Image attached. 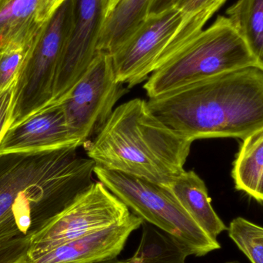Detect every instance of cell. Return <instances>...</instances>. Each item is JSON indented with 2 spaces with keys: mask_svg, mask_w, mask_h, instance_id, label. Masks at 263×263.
<instances>
[{
  "mask_svg": "<svg viewBox=\"0 0 263 263\" xmlns=\"http://www.w3.org/2000/svg\"><path fill=\"white\" fill-rule=\"evenodd\" d=\"M77 147L0 154V243L30 238L94 183Z\"/></svg>",
  "mask_w": 263,
  "mask_h": 263,
  "instance_id": "cell-1",
  "label": "cell"
},
{
  "mask_svg": "<svg viewBox=\"0 0 263 263\" xmlns=\"http://www.w3.org/2000/svg\"><path fill=\"white\" fill-rule=\"evenodd\" d=\"M147 103L164 124L193 142L244 139L263 128V69L252 66L219 74Z\"/></svg>",
  "mask_w": 263,
  "mask_h": 263,
  "instance_id": "cell-2",
  "label": "cell"
},
{
  "mask_svg": "<svg viewBox=\"0 0 263 263\" xmlns=\"http://www.w3.org/2000/svg\"><path fill=\"white\" fill-rule=\"evenodd\" d=\"M193 142L136 98L114 109L86 149L96 165L168 185L185 171Z\"/></svg>",
  "mask_w": 263,
  "mask_h": 263,
  "instance_id": "cell-3",
  "label": "cell"
},
{
  "mask_svg": "<svg viewBox=\"0 0 263 263\" xmlns=\"http://www.w3.org/2000/svg\"><path fill=\"white\" fill-rule=\"evenodd\" d=\"M258 66L228 17L218 15L183 49L156 68L144 89L148 99L156 98L192 83L219 74Z\"/></svg>",
  "mask_w": 263,
  "mask_h": 263,
  "instance_id": "cell-4",
  "label": "cell"
},
{
  "mask_svg": "<svg viewBox=\"0 0 263 263\" xmlns=\"http://www.w3.org/2000/svg\"><path fill=\"white\" fill-rule=\"evenodd\" d=\"M94 174L134 214L173 236L192 255L204 256L221 248L189 216L166 185L96 165Z\"/></svg>",
  "mask_w": 263,
  "mask_h": 263,
  "instance_id": "cell-5",
  "label": "cell"
},
{
  "mask_svg": "<svg viewBox=\"0 0 263 263\" xmlns=\"http://www.w3.org/2000/svg\"><path fill=\"white\" fill-rule=\"evenodd\" d=\"M74 15V0H66L45 22L32 41L15 80L10 127L52 103L57 71Z\"/></svg>",
  "mask_w": 263,
  "mask_h": 263,
  "instance_id": "cell-6",
  "label": "cell"
},
{
  "mask_svg": "<svg viewBox=\"0 0 263 263\" xmlns=\"http://www.w3.org/2000/svg\"><path fill=\"white\" fill-rule=\"evenodd\" d=\"M131 215L129 209L104 184L94 182L89 190L31 237L28 261L65 242L122 223Z\"/></svg>",
  "mask_w": 263,
  "mask_h": 263,
  "instance_id": "cell-7",
  "label": "cell"
},
{
  "mask_svg": "<svg viewBox=\"0 0 263 263\" xmlns=\"http://www.w3.org/2000/svg\"><path fill=\"white\" fill-rule=\"evenodd\" d=\"M126 92L116 78L110 54L99 52L86 72L60 102L68 126L86 145L104 126Z\"/></svg>",
  "mask_w": 263,
  "mask_h": 263,
  "instance_id": "cell-8",
  "label": "cell"
},
{
  "mask_svg": "<svg viewBox=\"0 0 263 263\" xmlns=\"http://www.w3.org/2000/svg\"><path fill=\"white\" fill-rule=\"evenodd\" d=\"M182 22L177 7L148 15L110 53L117 81L133 88L147 80Z\"/></svg>",
  "mask_w": 263,
  "mask_h": 263,
  "instance_id": "cell-9",
  "label": "cell"
},
{
  "mask_svg": "<svg viewBox=\"0 0 263 263\" xmlns=\"http://www.w3.org/2000/svg\"><path fill=\"white\" fill-rule=\"evenodd\" d=\"M74 3L73 25L57 71L50 105L64 99L99 52V39L105 20L103 0H74Z\"/></svg>",
  "mask_w": 263,
  "mask_h": 263,
  "instance_id": "cell-10",
  "label": "cell"
},
{
  "mask_svg": "<svg viewBox=\"0 0 263 263\" xmlns=\"http://www.w3.org/2000/svg\"><path fill=\"white\" fill-rule=\"evenodd\" d=\"M82 145L68 126L61 104L55 103L9 128L0 142V154L53 151Z\"/></svg>",
  "mask_w": 263,
  "mask_h": 263,
  "instance_id": "cell-11",
  "label": "cell"
},
{
  "mask_svg": "<svg viewBox=\"0 0 263 263\" xmlns=\"http://www.w3.org/2000/svg\"><path fill=\"white\" fill-rule=\"evenodd\" d=\"M143 222L133 213L122 223L57 246L27 263H93L116 259L123 251L131 233Z\"/></svg>",
  "mask_w": 263,
  "mask_h": 263,
  "instance_id": "cell-12",
  "label": "cell"
},
{
  "mask_svg": "<svg viewBox=\"0 0 263 263\" xmlns=\"http://www.w3.org/2000/svg\"><path fill=\"white\" fill-rule=\"evenodd\" d=\"M189 216L213 239L228 227L212 206L204 181L194 171H184L166 185Z\"/></svg>",
  "mask_w": 263,
  "mask_h": 263,
  "instance_id": "cell-13",
  "label": "cell"
},
{
  "mask_svg": "<svg viewBox=\"0 0 263 263\" xmlns=\"http://www.w3.org/2000/svg\"><path fill=\"white\" fill-rule=\"evenodd\" d=\"M232 176L236 190L263 203V128L242 139Z\"/></svg>",
  "mask_w": 263,
  "mask_h": 263,
  "instance_id": "cell-14",
  "label": "cell"
},
{
  "mask_svg": "<svg viewBox=\"0 0 263 263\" xmlns=\"http://www.w3.org/2000/svg\"><path fill=\"white\" fill-rule=\"evenodd\" d=\"M41 1L12 0L0 9V49L33 41L45 23L37 22Z\"/></svg>",
  "mask_w": 263,
  "mask_h": 263,
  "instance_id": "cell-15",
  "label": "cell"
},
{
  "mask_svg": "<svg viewBox=\"0 0 263 263\" xmlns=\"http://www.w3.org/2000/svg\"><path fill=\"white\" fill-rule=\"evenodd\" d=\"M153 0H120L106 17L99 39V52L110 54L148 17Z\"/></svg>",
  "mask_w": 263,
  "mask_h": 263,
  "instance_id": "cell-16",
  "label": "cell"
},
{
  "mask_svg": "<svg viewBox=\"0 0 263 263\" xmlns=\"http://www.w3.org/2000/svg\"><path fill=\"white\" fill-rule=\"evenodd\" d=\"M140 243L130 263H185L190 250L165 232L144 221Z\"/></svg>",
  "mask_w": 263,
  "mask_h": 263,
  "instance_id": "cell-17",
  "label": "cell"
},
{
  "mask_svg": "<svg viewBox=\"0 0 263 263\" xmlns=\"http://www.w3.org/2000/svg\"><path fill=\"white\" fill-rule=\"evenodd\" d=\"M226 16L263 69V0H236L227 9Z\"/></svg>",
  "mask_w": 263,
  "mask_h": 263,
  "instance_id": "cell-18",
  "label": "cell"
},
{
  "mask_svg": "<svg viewBox=\"0 0 263 263\" xmlns=\"http://www.w3.org/2000/svg\"><path fill=\"white\" fill-rule=\"evenodd\" d=\"M227 0H182L177 8L183 14V22L173 39L172 46L182 49L205 29V24Z\"/></svg>",
  "mask_w": 263,
  "mask_h": 263,
  "instance_id": "cell-19",
  "label": "cell"
},
{
  "mask_svg": "<svg viewBox=\"0 0 263 263\" xmlns=\"http://www.w3.org/2000/svg\"><path fill=\"white\" fill-rule=\"evenodd\" d=\"M229 236L252 263H263V227L242 217L229 226Z\"/></svg>",
  "mask_w": 263,
  "mask_h": 263,
  "instance_id": "cell-20",
  "label": "cell"
},
{
  "mask_svg": "<svg viewBox=\"0 0 263 263\" xmlns=\"http://www.w3.org/2000/svg\"><path fill=\"white\" fill-rule=\"evenodd\" d=\"M32 43L29 45H9L0 49V92L16 80Z\"/></svg>",
  "mask_w": 263,
  "mask_h": 263,
  "instance_id": "cell-21",
  "label": "cell"
},
{
  "mask_svg": "<svg viewBox=\"0 0 263 263\" xmlns=\"http://www.w3.org/2000/svg\"><path fill=\"white\" fill-rule=\"evenodd\" d=\"M30 238H17L0 243V263H27Z\"/></svg>",
  "mask_w": 263,
  "mask_h": 263,
  "instance_id": "cell-22",
  "label": "cell"
},
{
  "mask_svg": "<svg viewBox=\"0 0 263 263\" xmlns=\"http://www.w3.org/2000/svg\"><path fill=\"white\" fill-rule=\"evenodd\" d=\"M15 83L0 92V142L10 127Z\"/></svg>",
  "mask_w": 263,
  "mask_h": 263,
  "instance_id": "cell-23",
  "label": "cell"
},
{
  "mask_svg": "<svg viewBox=\"0 0 263 263\" xmlns=\"http://www.w3.org/2000/svg\"><path fill=\"white\" fill-rule=\"evenodd\" d=\"M66 0H42L37 12V22L44 23Z\"/></svg>",
  "mask_w": 263,
  "mask_h": 263,
  "instance_id": "cell-24",
  "label": "cell"
},
{
  "mask_svg": "<svg viewBox=\"0 0 263 263\" xmlns=\"http://www.w3.org/2000/svg\"><path fill=\"white\" fill-rule=\"evenodd\" d=\"M182 0H153L150 6L148 15L162 13L173 8L177 7Z\"/></svg>",
  "mask_w": 263,
  "mask_h": 263,
  "instance_id": "cell-25",
  "label": "cell"
},
{
  "mask_svg": "<svg viewBox=\"0 0 263 263\" xmlns=\"http://www.w3.org/2000/svg\"><path fill=\"white\" fill-rule=\"evenodd\" d=\"M120 0H103V11H104L105 18L112 12Z\"/></svg>",
  "mask_w": 263,
  "mask_h": 263,
  "instance_id": "cell-26",
  "label": "cell"
},
{
  "mask_svg": "<svg viewBox=\"0 0 263 263\" xmlns=\"http://www.w3.org/2000/svg\"><path fill=\"white\" fill-rule=\"evenodd\" d=\"M93 263H130L129 262V259H126V260H120L117 259H108V260L100 261V262H93Z\"/></svg>",
  "mask_w": 263,
  "mask_h": 263,
  "instance_id": "cell-27",
  "label": "cell"
},
{
  "mask_svg": "<svg viewBox=\"0 0 263 263\" xmlns=\"http://www.w3.org/2000/svg\"><path fill=\"white\" fill-rule=\"evenodd\" d=\"M10 1H12V0H0V9H3Z\"/></svg>",
  "mask_w": 263,
  "mask_h": 263,
  "instance_id": "cell-28",
  "label": "cell"
}]
</instances>
